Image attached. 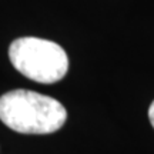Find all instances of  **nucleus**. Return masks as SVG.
Listing matches in <instances>:
<instances>
[{"mask_svg": "<svg viewBox=\"0 0 154 154\" xmlns=\"http://www.w3.org/2000/svg\"><path fill=\"white\" fill-rule=\"evenodd\" d=\"M60 101L30 90H13L0 97V120L23 134H50L66 123Z\"/></svg>", "mask_w": 154, "mask_h": 154, "instance_id": "obj_1", "label": "nucleus"}, {"mask_svg": "<svg viewBox=\"0 0 154 154\" xmlns=\"http://www.w3.org/2000/svg\"><path fill=\"white\" fill-rule=\"evenodd\" d=\"M149 119H150V123H151V126L154 127V101L151 103L149 109Z\"/></svg>", "mask_w": 154, "mask_h": 154, "instance_id": "obj_3", "label": "nucleus"}, {"mask_svg": "<svg viewBox=\"0 0 154 154\" xmlns=\"http://www.w3.org/2000/svg\"><path fill=\"white\" fill-rule=\"evenodd\" d=\"M13 67L33 82L51 84L69 70V57L61 46L38 37H20L9 47Z\"/></svg>", "mask_w": 154, "mask_h": 154, "instance_id": "obj_2", "label": "nucleus"}]
</instances>
